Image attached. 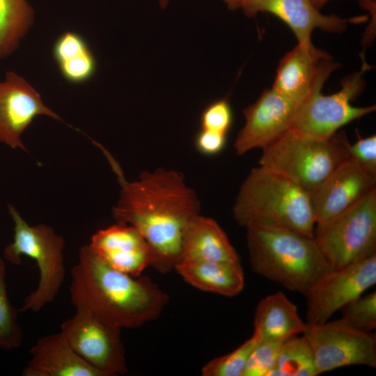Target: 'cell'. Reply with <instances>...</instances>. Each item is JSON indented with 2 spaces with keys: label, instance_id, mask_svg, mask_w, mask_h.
I'll return each instance as SVG.
<instances>
[{
  "label": "cell",
  "instance_id": "obj_1",
  "mask_svg": "<svg viewBox=\"0 0 376 376\" xmlns=\"http://www.w3.org/2000/svg\"><path fill=\"white\" fill-rule=\"evenodd\" d=\"M117 175L119 198L113 207L118 223L132 226L148 243L152 265L160 273L175 269L181 260L186 235L200 215L201 205L183 175L159 168L143 171L138 180L129 182L116 160L99 143Z\"/></svg>",
  "mask_w": 376,
  "mask_h": 376
},
{
  "label": "cell",
  "instance_id": "obj_2",
  "mask_svg": "<svg viewBox=\"0 0 376 376\" xmlns=\"http://www.w3.org/2000/svg\"><path fill=\"white\" fill-rule=\"evenodd\" d=\"M70 294L75 308H83L102 322L134 329L157 319L168 295L148 276H132L106 263L89 244L82 246L71 269Z\"/></svg>",
  "mask_w": 376,
  "mask_h": 376
},
{
  "label": "cell",
  "instance_id": "obj_3",
  "mask_svg": "<svg viewBox=\"0 0 376 376\" xmlns=\"http://www.w3.org/2000/svg\"><path fill=\"white\" fill-rule=\"evenodd\" d=\"M250 265L258 274L305 297L334 268L314 237L279 228L249 226Z\"/></svg>",
  "mask_w": 376,
  "mask_h": 376
},
{
  "label": "cell",
  "instance_id": "obj_4",
  "mask_svg": "<svg viewBox=\"0 0 376 376\" xmlns=\"http://www.w3.org/2000/svg\"><path fill=\"white\" fill-rule=\"evenodd\" d=\"M233 213L245 228L289 229L313 237L311 196L286 177L261 166L251 170L237 195Z\"/></svg>",
  "mask_w": 376,
  "mask_h": 376
},
{
  "label": "cell",
  "instance_id": "obj_5",
  "mask_svg": "<svg viewBox=\"0 0 376 376\" xmlns=\"http://www.w3.org/2000/svg\"><path fill=\"white\" fill-rule=\"evenodd\" d=\"M345 132L317 138L290 130L263 148L259 165L292 180L309 194L350 159Z\"/></svg>",
  "mask_w": 376,
  "mask_h": 376
},
{
  "label": "cell",
  "instance_id": "obj_6",
  "mask_svg": "<svg viewBox=\"0 0 376 376\" xmlns=\"http://www.w3.org/2000/svg\"><path fill=\"white\" fill-rule=\"evenodd\" d=\"M8 211L14 223V235L13 242L4 249V258L19 265L22 256H28L36 261L40 272L36 289L18 311L37 313L54 300L65 280L64 240L49 226L29 225L13 205H8Z\"/></svg>",
  "mask_w": 376,
  "mask_h": 376
},
{
  "label": "cell",
  "instance_id": "obj_7",
  "mask_svg": "<svg viewBox=\"0 0 376 376\" xmlns=\"http://www.w3.org/2000/svg\"><path fill=\"white\" fill-rule=\"evenodd\" d=\"M314 239L334 269L376 254V188L355 205L320 224Z\"/></svg>",
  "mask_w": 376,
  "mask_h": 376
},
{
  "label": "cell",
  "instance_id": "obj_8",
  "mask_svg": "<svg viewBox=\"0 0 376 376\" xmlns=\"http://www.w3.org/2000/svg\"><path fill=\"white\" fill-rule=\"evenodd\" d=\"M370 66L363 58L361 70L346 77L341 88L329 95L318 91L295 107L289 130L317 138H327L343 125L375 110V105L357 107L351 104L364 87L363 74Z\"/></svg>",
  "mask_w": 376,
  "mask_h": 376
},
{
  "label": "cell",
  "instance_id": "obj_9",
  "mask_svg": "<svg viewBox=\"0 0 376 376\" xmlns=\"http://www.w3.org/2000/svg\"><path fill=\"white\" fill-rule=\"evenodd\" d=\"M303 335L313 352L318 375L352 365L376 367V336L340 320L306 323Z\"/></svg>",
  "mask_w": 376,
  "mask_h": 376
},
{
  "label": "cell",
  "instance_id": "obj_10",
  "mask_svg": "<svg viewBox=\"0 0 376 376\" xmlns=\"http://www.w3.org/2000/svg\"><path fill=\"white\" fill-rule=\"evenodd\" d=\"M121 329L108 324L83 308L61 325V331L74 351L104 376L127 373Z\"/></svg>",
  "mask_w": 376,
  "mask_h": 376
},
{
  "label": "cell",
  "instance_id": "obj_11",
  "mask_svg": "<svg viewBox=\"0 0 376 376\" xmlns=\"http://www.w3.org/2000/svg\"><path fill=\"white\" fill-rule=\"evenodd\" d=\"M376 283V254L333 269L309 291L306 323H324L337 311L362 295Z\"/></svg>",
  "mask_w": 376,
  "mask_h": 376
},
{
  "label": "cell",
  "instance_id": "obj_12",
  "mask_svg": "<svg viewBox=\"0 0 376 376\" xmlns=\"http://www.w3.org/2000/svg\"><path fill=\"white\" fill-rule=\"evenodd\" d=\"M338 66L313 44L298 43L280 61L272 89L297 105L320 91Z\"/></svg>",
  "mask_w": 376,
  "mask_h": 376
},
{
  "label": "cell",
  "instance_id": "obj_13",
  "mask_svg": "<svg viewBox=\"0 0 376 376\" xmlns=\"http://www.w3.org/2000/svg\"><path fill=\"white\" fill-rule=\"evenodd\" d=\"M60 117L43 103L39 93L13 71L0 81V142L26 150L21 135L38 116Z\"/></svg>",
  "mask_w": 376,
  "mask_h": 376
},
{
  "label": "cell",
  "instance_id": "obj_14",
  "mask_svg": "<svg viewBox=\"0 0 376 376\" xmlns=\"http://www.w3.org/2000/svg\"><path fill=\"white\" fill-rule=\"evenodd\" d=\"M297 105L273 89L265 90L260 97L243 110L245 124L234 143L237 155L254 148H264L289 130Z\"/></svg>",
  "mask_w": 376,
  "mask_h": 376
},
{
  "label": "cell",
  "instance_id": "obj_15",
  "mask_svg": "<svg viewBox=\"0 0 376 376\" xmlns=\"http://www.w3.org/2000/svg\"><path fill=\"white\" fill-rule=\"evenodd\" d=\"M376 188V176L348 159L310 194L315 224L349 209Z\"/></svg>",
  "mask_w": 376,
  "mask_h": 376
},
{
  "label": "cell",
  "instance_id": "obj_16",
  "mask_svg": "<svg viewBox=\"0 0 376 376\" xmlns=\"http://www.w3.org/2000/svg\"><path fill=\"white\" fill-rule=\"evenodd\" d=\"M241 8L248 17L269 13L283 21L293 31L298 43L311 45V36L315 29L329 32H340L350 21L336 15H324L311 0H236L230 9Z\"/></svg>",
  "mask_w": 376,
  "mask_h": 376
},
{
  "label": "cell",
  "instance_id": "obj_17",
  "mask_svg": "<svg viewBox=\"0 0 376 376\" xmlns=\"http://www.w3.org/2000/svg\"><path fill=\"white\" fill-rule=\"evenodd\" d=\"M91 247L112 267L140 276L152 263L151 249L140 232L132 226L117 222L93 235Z\"/></svg>",
  "mask_w": 376,
  "mask_h": 376
},
{
  "label": "cell",
  "instance_id": "obj_18",
  "mask_svg": "<svg viewBox=\"0 0 376 376\" xmlns=\"http://www.w3.org/2000/svg\"><path fill=\"white\" fill-rule=\"evenodd\" d=\"M23 376H104L78 355L61 331L39 338Z\"/></svg>",
  "mask_w": 376,
  "mask_h": 376
},
{
  "label": "cell",
  "instance_id": "obj_19",
  "mask_svg": "<svg viewBox=\"0 0 376 376\" xmlns=\"http://www.w3.org/2000/svg\"><path fill=\"white\" fill-rule=\"evenodd\" d=\"M175 269L187 283L207 292L234 297L244 286L240 263L181 260Z\"/></svg>",
  "mask_w": 376,
  "mask_h": 376
},
{
  "label": "cell",
  "instance_id": "obj_20",
  "mask_svg": "<svg viewBox=\"0 0 376 376\" xmlns=\"http://www.w3.org/2000/svg\"><path fill=\"white\" fill-rule=\"evenodd\" d=\"M253 333L260 341L283 342L302 334L306 322L299 316L296 305L283 292L266 296L257 305Z\"/></svg>",
  "mask_w": 376,
  "mask_h": 376
},
{
  "label": "cell",
  "instance_id": "obj_21",
  "mask_svg": "<svg viewBox=\"0 0 376 376\" xmlns=\"http://www.w3.org/2000/svg\"><path fill=\"white\" fill-rule=\"evenodd\" d=\"M181 260L240 263L238 254L217 222L201 214L188 230Z\"/></svg>",
  "mask_w": 376,
  "mask_h": 376
},
{
  "label": "cell",
  "instance_id": "obj_22",
  "mask_svg": "<svg viewBox=\"0 0 376 376\" xmlns=\"http://www.w3.org/2000/svg\"><path fill=\"white\" fill-rule=\"evenodd\" d=\"M52 54L61 75L70 83H84L96 72V59L85 39L77 33L61 34L53 45Z\"/></svg>",
  "mask_w": 376,
  "mask_h": 376
},
{
  "label": "cell",
  "instance_id": "obj_23",
  "mask_svg": "<svg viewBox=\"0 0 376 376\" xmlns=\"http://www.w3.org/2000/svg\"><path fill=\"white\" fill-rule=\"evenodd\" d=\"M33 21V10L26 0H0V58L17 49Z\"/></svg>",
  "mask_w": 376,
  "mask_h": 376
},
{
  "label": "cell",
  "instance_id": "obj_24",
  "mask_svg": "<svg viewBox=\"0 0 376 376\" xmlns=\"http://www.w3.org/2000/svg\"><path fill=\"white\" fill-rule=\"evenodd\" d=\"M318 375L311 347L306 338L294 336L284 340L281 346L276 367L268 376Z\"/></svg>",
  "mask_w": 376,
  "mask_h": 376
},
{
  "label": "cell",
  "instance_id": "obj_25",
  "mask_svg": "<svg viewBox=\"0 0 376 376\" xmlns=\"http://www.w3.org/2000/svg\"><path fill=\"white\" fill-rule=\"evenodd\" d=\"M6 273L5 263L0 258V347L12 350L22 345L23 332L17 322L19 311L8 297Z\"/></svg>",
  "mask_w": 376,
  "mask_h": 376
},
{
  "label": "cell",
  "instance_id": "obj_26",
  "mask_svg": "<svg viewBox=\"0 0 376 376\" xmlns=\"http://www.w3.org/2000/svg\"><path fill=\"white\" fill-rule=\"evenodd\" d=\"M260 341L253 333L250 338L231 352L214 358L202 368L203 376H242L247 359Z\"/></svg>",
  "mask_w": 376,
  "mask_h": 376
},
{
  "label": "cell",
  "instance_id": "obj_27",
  "mask_svg": "<svg viewBox=\"0 0 376 376\" xmlns=\"http://www.w3.org/2000/svg\"><path fill=\"white\" fill-rule=\"evenodd\" d=\"M344 323L360 330L371 331L376 328V292L353 299L341 309Z\"/></svg>",
  "mask_w": 376,
  "mask_h": 376
},
{
  "label": "cell",
  "instance_id": "obj_28",
  "mask_svg": "<svg viewBox=\"0 0 376 376\" xmlns=\"http://www.w3.org/2000/svg\"><path fill=\"white\" fill-rule=\"evenodd\" d=\"M282 343L259 341L251 351L242 376H268L276 367Z\"/></svg>",
  "mask_w": 376,
  "mask_h": 376
},
{
  "label": "cell",
  "instance_id": "obj_29",
  "mask_svg": "<svg viewBox=\"0 0 376 376\" xmlns=\"http://www.w3.org/2000/svg\"><path fill=\"white\" fill-rule=\"evenodd\" d=\"M233 122V113L226 99L207 105L201 116V129L227 134Z\"/></svg>",
  "mask_w": 376,
  "mask_h": 376
},
{
  "label": "cell",
  "instance_id": "obj_30",
  "mask_svg": "<svg viewBox=\"0 0 376 376\" xmlns=\"http://www.w3.org/2000/svg\"><path fill=\"white\" fill-rule=\"evenodd\" d=\"M350 159L367 173L376 176V136L362 138L350 143Z\"/></svg>",
  "mask_w": 376,
  "mask_h": 376
},
{
  "label": "cell",
  "instance_id": "obj_31",
  "mask_svg": "<svg viewBox=\"0 0 376 376\" xmlns=\"http://www.w3.org/2000/svg\"><path fill=\"white\" fill-rule=\"evenodd\" d=\"M226 134L201 129L195 138L197 150L205 155L219 154L225 147Z\"/></svg>",
  "mask_w": 376,
  "mask_h": 376
},
{
  "label": "cell",
  "instance_id": "obj_32",
  "mask_svg": "<svg viewBox=\"0 0 376 376\" xmlns=\"http://www.w3.org/2000/svg\"><path fill=\"white\" fill-rule=\"evenodd\" d=\"M330 0H311L312 4L318 10H320L327 2ZM375 0H359L361 5L373 1Z\"/></svg>",
  "mask_w": 376,
  "mask_h": 376
},
{
  "label": "cell",
  "instance_id": "obj_33",
  "mask_svg": "<svg viewBox=\"0 0 376 376\" xmlns=\"http://www.w3.org/2000/svg\"><path fill=\"white\" fill-rule=\"evenodd\" d=\"M224 1H225L228 7V8L230 9V8L232 7L233 4L234 3V2L236 1V0H223Z\"/></svg>",
  "mask_w": 376,
  "mask_h": 376
},
{
  "label": "cell",
  "instance_id": "obj_34",
  "mask_svg": "<svg viewBox=\"0 0 376 376\" xmlns=\"http://www.w3.org/2000/svg\"><path fill=\"white\" fill-rule=\"evenodd\" d=\"M160 6L164 8L166 6L169 0H159Z\"/></svg>",
  "mask_w": 376,
  "mask_h": 376
}]
</instances>
